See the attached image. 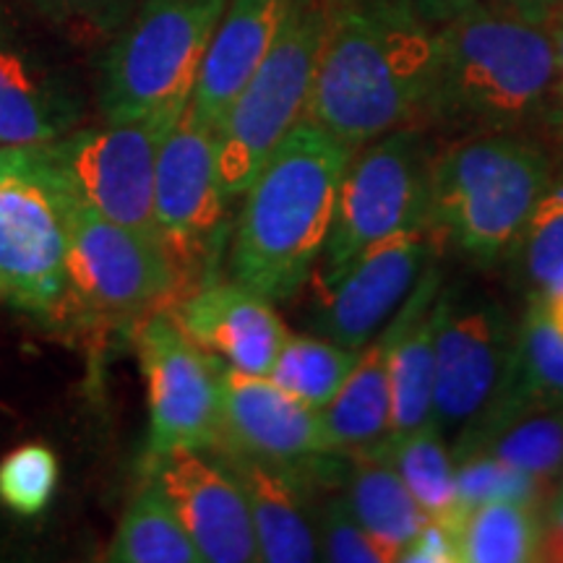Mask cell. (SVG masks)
<instances>
[{
	"mask_svg": "<svg viewBox=\"0 0 563 563\" xmlns=\"http://www.w3.org/2000/svg\"><path fill=\"white\" fill-rule=\"evenodd\" d=\"M435 66V26L394 0H340L306 118L350 150L415 125Z\"/></svg>",
	"mask_w": 563,
	"mask_h": 563,
	"instance_id": "6da1fadb",
	"label": "cell"
},
{
	"mask_svg": "<svg viewBox=\"0 0 563 563\" xmlns=\"http://www.w3.org/2000/svg\"><path fill=\"white\" fill-rule=\"evenodd\" d=\"M352 154L308 118L279 141L245 188L232 232V279L272 302L298 295L329 241Z\"/></svg>",
	"mask_w": 563,
	"mask_h": 563,
	"instance_id": "7a4b0ae2",
	"label": "cell"
},
{
	"mask_svg": "<svg viewBox=\"0 0 563 563\" xmlns=\"http://www.w3.org/2000/svg\"><path fill=\"white\" fill-rule=\"evenodd\" d=\"M551 32L485 0L435 26V66L422 118L452 131L511 133L553 112Z\"/></svg>",
	"mask_w": 563,
	"mask_h": 563,
	"instance_id": "3957f363",
	"label": "cell"
},
{
	"mask_svg": "<svg viewBox=\"0 0 563 563\" xmlns=\"http://www.w3.org/2000/svg\"><path fill=\"white\" fill-rule=\"evenodd\" d=\"M551 162L532 141L477 133L431 157L428 220L481 264L517 249L534 203L551 186Z\"/></svg>",
	"mask_w": 563,
	"mask_h": 563,
	"instance_id": "277c9868",
	"label": "cell"
},
{
	"mask_svg": "<svg viewBox=\"0 0 563 563\" xmlns=\"http://www.w3.org/2000/svg\"><path fill=\"white\" fill-rule=\"evenodd\" d=\"M230 0H139L104 47L97 74L102 121L121 123L191 104L207 47Z\"/></svg>",
	"mask_w": 563,
	"mask_h": 563,
	"instance_id": "5b68a950",
	"label": "cell"
},
{
	"mask_svg": "<svg viewBox=\"0 0 563 563\" xmlns=\"http://www.w3.org/2000/svg\"><path fill=\"white\" fill-rule=\"evenodd\" d=\"M340 0H292L262 66L220 125V175L230 199L243 196L266 157L306 118L316 70Z\"/></svg>",
	"mask_w": 563,
	"mask_h": 563,
	"instance_id": "8992f818",
	"label": "cell"
},
{
	"mask_svg": "<svg viewBox=\"0 0 563 563\" xmlns=\"http://www.w3.org/2000/svg\"><path fill=\"white\" fill-rule=\"evenodd\" d=\"M76 207L45 146H0V300L40 313L66 298Z\"/></svg>",
	"mask_w": 563,
	"mask_h": 563,
	"instance_id": "52a82bcc",
	"label": "cell"
},
{
	"mask_svg": "<svg viewBox=\"0 0 563 563\" xmlns=\"http://www.w3.org/2000/svg\"><path fill=\"white\" fill-rule=\"evenodd\" d=\"M431 157L415 125L386 133L352 154L340 186L329 241L319 258L329 287L371 245L397 232L431 228L428 220Z\"/></svg>",
	"mask_w": 563,
	"mask_h": 563,
	"instance_id": "ba28073f",
	"label": "cell"
},
{
	"mask_svg": "<svg viewBox=\"0 0 563 563\" xmlns=\"http://www.w3.org/2000/svg\"><path fill=\"white\" fill-rule=\"evenodd\" d=\"M180 118L178 112H154L136 121H104L42 141V146L81 207L123 228L157 235L154 175L162 144Z\"/></svg>",
	"mask_w": 563,
	"mask_h": 563,
	"instance_id": "9c48e42d",
	"label": "cell"
},
{
	"mask_svg": "<svg viewBox=\"0 0 563 563\" xmlns=\"http://www.w3.org/2000/svg\"><path fill=\"white\" fill-rule=\"evenodd\" d=\"M519 327L498 302L441 292L431 426L449 446L470 433L511 389Z\"/></svg>",
	"mask_w": 563,
	"mask_h": 563,
	"instance_id": "30bf717a",
	"label": "cell"
},
{
	"mask_svg": "<svg viewBox=\"0 0 563 563\" xmlns=\"http://www.w3.org/2000/svg\"><path fill=\"white\" fill-rule=\"evenodd\" d=\"M180 264L150 232L76 207L70 222L66 295L100 316L136 319L175 292Z\"/></svg>",
	"mask_w": 563,
	"mask_h": 563,
	"instance_id": "8fae6325",
	"label": "cell"
},
{
	"mask_svg": "<svg viewBox=\"0 0 563 563\" xmlns=\"http://www.w3.org/2000/svg\"><path fill=\"white\" fill-rule=\"evenodd\" d=\"M136 347L150 397V454L220 443L222 363L183 332L175 316L150 313Z\"/></svg>",
	"mask_w": 563,
	"mask_h": 563,
	"instance_id": "7c38bea8",
	"label": "cell"
},
{
	"mask_svg": "<svg viewBox=\"0 0 563 563\" xmlns=\"http://www.w3.org/2000/svg\"><path fill=\"white\" fill-rule=\"evenodd\" d=\"M146 481L170 501L209 563L258 561L243 488L214 446H186L146 456Z\"/></svg>",
	"mask_w": 563,
	"mask_h": 563,
	"instance_id": "4fadbf2b",
	"label": "cell"
},
{
	"mask_svg": "<svg viewBox=\"0 0 563 563\" xmlns=\"http://www.w3.org/2000/svg\"><path fill=\"white\" fill-rule=\"evenodd\" d=\"M431 228H415L378 241L327 287L319 332L350 350L376 340L431 269Z\"/></svg>",
	"mask_w": 563,
	"mask_h": 563,
	"instance_id": "5bb4252c",
	"label": "cell"
},
{
	"mask_svg": "<svg viewBox=\"0 0 563 563\" xmlns=\"http://www.w3.org/2000/svg\"><path fill=\"white\" fill-rule=\"evenodd\" d=\"M228 191L220 175V133L183 112L159 150L154 175V224L159 241L183 264L211 243Z\"/></svg>",
	"mask_w": 563,
	"mask_h": 563,
	"instance_id": "9a60e30c",
	"label": "cell"
},
{
	"mask_svg": "<svg viewBox=\"0 0 563 563\" xmlns=\"http://www.w3.org/2000/svg\"><path fill=\"white\" fill-rule=\"evenodd\" d=\"M217 449L279 467H306L336 454L321 410L302 405L269 376L222 365V431Z\"/></svg>",
	"mask_w": 563,
	"mask_h": 563,
	"instance_id": "2e32d148",
	"label": "cell"
},
{
	"mask_svg": "<svg viewBox=\"0 0 563 563\" xmlns=\"http://www.w3.org/2000/svg\"><path fill=\"white\" fill-rule=\"evenodd\" d=\"M175 321L214 361L251 376H269L287 332L274 302L241 282H209L180 302Z\"/></svg>",
	"mask_w": 563,
	"mask_h": 563,
	"instance_id": "e0dca14e",
	"label": "cell"
},
{
	"mask_svg": "<svg viewBox=\"0 0 563 563\" xmlns=\"http://www.w3.org/2000/svg\"><path fill=\"white\" fill-rule=\"evenodd\" d=\"M81 112L68 76L0 21V146L58 139L76 129Z\"/></svg>",
	"mask_w": 563,
	"mask_h": 563,
	"instance_id": "ac0fdd59",
	"label": "cell"
},
{
	"mask_svg": "<svg viewBox=\"0 0 563 563\" xmlns=\"http://www.w3.org/2000/svg\"><path fill=\"white\" fill-rule=\"evenodd\" d=\"M292 0H230L203 55L188 115L220 131L238 95L277 40Z\"/></svg>",
	"mask_w": 563,
	"mask_h": 563,
	"instance_id": "d6986e66",
	"label": "cell"
},
{
	"mask_svg": "<svg viewBox=\"0 0 563 563\" xmlns=\"http://www.w3.org/2000/svg\"><path fill=\"white\" fill-rule=\"evenodd\" d=\"M439 321V272L431 266L382 334L386 342L391 384L389 435H402L418 431L422 426H431Z\"/></svg>",
	"mask_w": 563,
	"mask_h": 563,
	"instance_id": "ffe728a7",
	"label": "cell"
},
{
	"mask_svg": "<svg viewBox=\"0 0 563 563\" xmlns=\"http://www.w3.org/2000/svg\"><path fill=\"white\" fill-rule=\"evenodd\" d=\"M452 452L454 460L475 452L490 454L545 488L563 475V402L511 384L473 431L454 443Z\"/></svg>",
	"mask_w": 563,
	"mask_h": 563,
	"instance_id": "44dd1931",
	"label": "cell"
},
{
	"mask_svg": "<svg viewBox=\"0 0 563 563\" xmlns=\"http://www.w3.org/2000/svg\"><path fill=\"white\" fill-rule=\"evenodd\" d=\"M217 449V446H214ZM241 483L256 532L258 561L308 563L319 561L316 525L302 504V473L292 467L253 460V456L217 449Z\"/></svg>",
	"mask_w": 563,
	"mask_h": 563,
	"instance_id": "7402d4cb",
	"label": "cell"
},
{
	"mask_svg": "<svg viewBox=\"0 0 563 563\" xmlns=\"http://www.w3.org/2000/svg\"><path fill=\"white\" fill-rule=\"evenodd\" d=\"M452 540L454 563H530L538 561V504L517 498L462 504L439 519Z\"/></svg>",
	"mask_w": 563,
	"mask_h": 563,
	"instance_id": "603a6c76",
	"label": "cell"
},
{
	"mask_svg": "<svg viewBox=\"0 0 563 563\" xmlns=\"http://www.w3.org/2000/svg\"><path fill=\"white\" fill-rule=\"evenodd\" d=\"M344 501L365 530L389 548L397 561L428 522L426 511L407 490L397 470L373 449L350 452Z\"/></svg>",
	"mask_w": 563,
	"mask_h": 563,
	"instance_id": "cb8c5ba5",
	"label": "cell"
},
{
	"mask_svg": "<svg viewBox=\"0 0 563 563\" xmlns=\"http://www.w3.org/2000/svg\"><path fill=\"white\" fill-rule=\"evenodd\" d=\"M334 452H357L384 441L391 431V384L386 342L378 334L357 352L355 368L336 397L321 410Z\"/></svg>",
	"mask_w": 563,
	"mask_h": 563,
	"instance_id": "d4e9b609",
	"label": "cell"
},
{
	"mask_svg": "<svg viewBox=\"0 0 563 563\" xmlns=\"http://www.w3.org/2000/svg\"><path fill=\"white\" fill-rule=\"evenodd\" d=\"M104 561L112 563H203L180 517L146 481L112 534Z\"/></svg>",
	"mask_w": 563,
	"mask_h": 563,
	"instance_id": "484cf974",
	"label": "cell"
},
{
	"mask_svg": "<svg viewBox=\"0 0 563 563\" xmlns=\"http://www.w3.org/2000/svg\"><path fill=\"white\" fill-rule=\"evenodd\" d=\"M368 449L382 454L397 470L428 519L449 517L460 506L454 452L433 426H422L402 435H386Z\"/></svg>",
	"mask_w": 563,
	"mask_h": 563,
	"instance_id": "4316f807",
	"label": "cell"
},
{
	"mask_svg": "<svg viewBox=\"0 0 563 563\" xmlns=\"http://www.w3.org/2000/svg\"><path fill=\"white\" fill-rule=\"evenodd\" d=\"M357 352L361 350L344 347L329 336L290 334L282 344L269 378L302 405L323 410L347 382Z\"/></svg>",
	"mask_w": 563,
	"mask_h": 563,
	"instance_id": "83f0119b",
	"label": "cell"
},
{
	"mask_svg": "<svg viewBox=\"0 0 563 563\" xmlns=\"http://www.w3.org/2000/svg\"><path fill=\"white\" fill-rule=\"evenodd\" d=\"M58 456L45 443H26L0 462V504L21 517L45 509L58 488Z\"/></svg>",
	"mask_w": 563,
	"mask_h": 563,
	"instance_id": "f1b7e54d",
	"label": "cell"
},
{
	"mask_svg": "<svg viewBox=\"0 0 563 563\" xmlns=\"http://www.w3.org/2000/svg\"><path fill=\"white\" fill-rule=\"evenodd\" d=\"M519 389L563 402V336L555 332L538 306L530 308L519 327L517 376Z\"/></svg>",
	"mask_w": 563,
	"mask_h": 563,
	"instance_id": "f546056e",
	"label": "cell"
},
{
	"mask_svg": "<svg viewBox=\"0 0 563 563\" xmlns=\"http://www.w3.org/2000/svg\"><path fill=\"white\" fill-rule=\"evenodd\" d=\"M319 559L334 563H394V553L378 543L352 514L344 496L323 504L316 522Z\"/></svg>",
	"mask_w": 563,
	"mask_h": 563,
	"instance_id": "4dcf8cb0",
	"label": "cell"
},
{
	"mask_svg": "<svg viewBox=\"0 0 563 563\" xmlns=\"http://www.w3.org/2000/svg\"><path fill=\"white\" fill-rule=\"evenodd\" d=\"M456 490L462 504L496 501V498L538 504L543 485L496 456L475 452L456 460Z\"/></svg>",
	"mask_w": 563,
	"mask_h": 563,
	"instance_id": "1f68e13d",
	"label": "cell"
},
{
	"mask_svg": "<svg viewBox=\"0 0 563 563\" xmlns=\"http://www.w3.org/2000/svg\"><path fill=\"white\" fill-rule=\"evenodd\" d=\"M55 26L81 32H115L139 0H21Z\"/></svg>",
	"mask_w": 563,
	"mask_h": 563,
	"instance_id": "d6a6232c",
	"label": "cell"
},
{
	"mask_svg": "<svg viewBox=\"0 0 563 563\" xmlns=\"http://www.w3.org/2000/svg\"><path fill=\"white\" fill-rule=\"evenodd\" d=\"M399 561H420V563H454L452 540L439 519H428L418 538L405 548Z\"/></svg>",
	"mask_w": 563,
	"mask_h": 563,
	"instance_id": "836d02e7",
	"label": "cell"
},
{
	"mask_svg": "<svg viewBox=\"0 0 563 563\" xmlns=\"http://www.w3.org/2000/svg\"><path fill=\"white\" fill-rule=\"evenodd\" d=\"M538 561L563 563V483L555 493L553 504L543 511V525H540V548Z\"/></svg>",
	"mask_w": 563,
	"mask_h": 563,
	"instance_id": "e575fe53",
	"label": "cell"
},
{
	"mask_svg": "<svg viewBox=\"0 0 563 563\" xmlns=\"http://www.w3.org/2000/svg\"><path fill=\"white\" fill-rule=\"evenodd\" d=\"M394 3L405 5L412 13H418L422 21H428L431 26L443 24L446 19L456 16V13L470 9V5L481 3V0H394Z\"/></svg>",
	"mask_w": 563,
	"mask_h": 563,
	"instance_id": "d590c367",
	"label": "cell"
},
{
	"mask_svg": "<svg viewBox=\"0 0 563 563\" xmlns=\"http://www.w3.org/2000/svg\"><path fill=\"white\" fill-rule=\"evenodd\" d=\"M545 30L551 32L553 51H555V91H553V112L559 115L563 125V0L559 9L551 13V19L545 21Z\"/></svg>",
	"mask_w": 563,
	"mask_h": 563,
	"instance_id": "8d00e7d4",
	"label": "cell"
},
{
	"mask_svg": "<svg viewBox=\"0 0 563 563\" xmlns=\"http://www.w3.org/2000/svg\"><path fill=\"white\" fill-rule=\"evenodd\" d=\"M561 0H496V5H501L506 11H514L517 16L527 21H534V24H543L551 19V13L559 9Z\"/></svg>",
	"mask_w": 563,
	"mask_h": 563,
	"instance_id": "74e56055",
	"label": "cell"
},
{
	"mask_svg": "<svg viewBox=\"0 0 563 563\" xmlns=\"http://www.w3.org/2000/svg\"><path fill=\"white\" fill-rule=\"evenodd\" d=\"M534 306H538V311L545 316V321L551 323L555 332L563 336V285L555 287L551 292L540 295V298L534 300Z\"/></svg>",
	"mask_w": 563,
	"mask_h": 563,
	"instance_id": "f35d334b",
	"label": "cell"
}]
</instances>
